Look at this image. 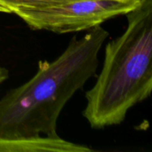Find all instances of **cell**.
Returning <instances> with one entry per match:
<instances>
[{
    "instance_id": "6",
    "label": "cell",
    "mask_w": 152,
    "mask_h": 152,
    "mask_svg": "<svg viewBox=\"0 0 152 152\" xmlns=\"http://www.w3.org/2000/svg\"><path fill=\"white\" fill-rule=\"evenodd\" d=\"M9 76V73H8V70L3 67H0V85L7 79Z\"/></svg>"
},
{
    "instance_id": "1",
    "label": "cell",
    "mask_w": 152,
    "mask_h": 152,
    "mask_svg": "<svg viewBox=\"0 0 152 152\" xmlns=\"http://www.w3.org/2000/svg\"><path fill=\"white\" fill-rule=\"evenodd\" d=\"M110 33L101 26L73 37L52 61H40L36 74L0 99V137L58 136L65 105L95 76L99 53Z\"/></svg>"
},
{
    "instance_id": "5",
    "label": "cell",
    "mask_w": 152,
    "mask_h": 152,
    "mask_svg": "<svg viewBox=\"0 0 152 152\" xmlns=\"http://www.w3.org/2000/svg\"><path fill=\"white\" fill-rule=\"evenodd\" d=\"M75 0H0L1 13H14L52 5L66 4Z\"/></svg>"
},
{
    "instance_id": "4",
    "label": "cell",
    "mask_w": 152,
    "mask_h": 152,
    "mask_svg": "<svg viewBox=\"0 0 152 152\" xmlns=\"http://www.w3.org/2000/svg\"><path fill=\"white\" fill-rule=\"evenodd\" d=\"M83 144L43 134L17 137H0V152H91Z\"/></svg>"
},
{
    "instance_id": "2",
    "label": "cell",
    "mask_w": 152,
    "mask_h": 152,
    "mask_svg": "<svg viewBox=\"0 0 152 152\" xmlns=\"http://www.w3.org/2000/svg\"><path fill=\"white\" fill-rule=\"evenodd\" d=\"M126 15V30L106 45L102 69L86 93L83 116L94 129L120 125L151 94L152 0Z\"/></svg>"
},
{
    "instance_id": "3",
    "label": "cell",
    "mask_w": 152,
    "mask_h": 152,
    "mask_svg": "<svg viewBox=\"0 0 152 152\" xmlns=\"http://www.w3.org/2000/svg\"><path fill=\"white\" fill-rule=\"evenodd\" d=\"M142 0H75L66 4L17 13L30 28L57 34L89 30L120 15H126Z\"/></svg>"
}]
</instances>
